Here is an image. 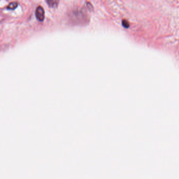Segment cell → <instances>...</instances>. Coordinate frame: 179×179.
<instances>
[{
	"mask_svg": "<svg viewBox=\"0 0 179 179\" xmlns=\"http://www.w3.org/2000/svg\"><path fill=\"white\" fill-rule=\"evenodd\" d=\"M36 17L38 21L43 22L45 19V11L44 8L41 6H38L35 12Z\"/></svg>",
	"mask_w": 179,
	"mask_h": 179,
	"instance_id": "1",
	"label": "cell"
},
{
	"mask_svg": "<svg viewBox=\"0 0 179 179\" xmlns=\"http://www.w3.org/2000/svg\"><path fill=\"white\" fill-rule=\"evenodd\" d=\"M46 2L49 7L52 8H56L57 7L58 5L59 4V0H46Z\"/></svg>",
	"mask_w": 179,
	"mask_h": 179,
	"instance_id": "2",
	"label": "cell"
},
{
	"mask_svg": "<svg viewBox=\"0 0 179 179\" xmlns=\"http://www.w3.org/2000/svg\"><path fill=\"white\" fill-rule=\"evenodd\" d=\"M122 25L125 28H128L130 26V24L129 23L128 21L126 20H123L122 21Z\"/></svg>",
	"mask_w": 179,
	"mask_h": 179,
	"instance_id": "4",
	"label": "cell"
},
{
	"mask_svg": "<svg viewBox=\"0 0 179 179\" xmlns=\"http://www.w3.org/2000/svg\"><path fill=\"white\" fill-rule=\"evenodd\" d=\"M18 7V3L16 2H13L10 3L8 7H7V9H11L13 10L16 9V7Z\"/></svg>",
	"mask_w": 179,
	"mask_h": 179,
	"instance_id": "3",
	"label": "cell"
},
{
	"mask_svg": "<svg viewBox=\"0 0 179 179\" xmlns=\"http://www.w3.org/2000/svg\"><path fill=\"white\" fill-rule=\"evenodd\" d=\"M87 7L90 11H93V7H92V4L91 3H87Z\"/></svg>",
	"mask_w": 179,
	"mask_h": 179,
	"instance_id": "5",
	"label": "cell"
}]
</instances>
